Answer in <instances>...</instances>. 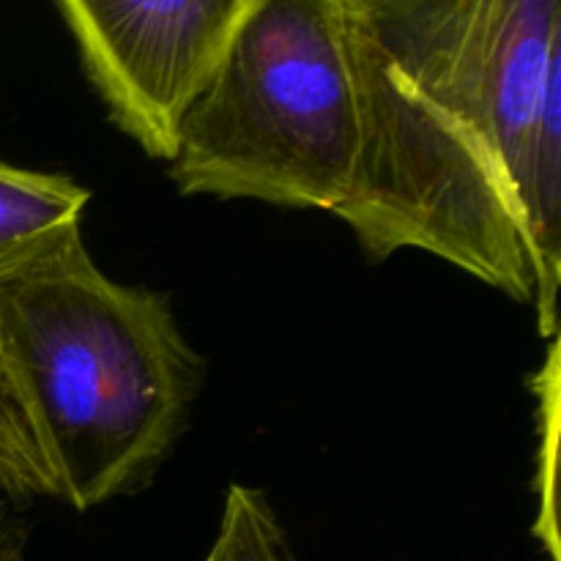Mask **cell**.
<instances>
[{
    "label": "cell",
    "mask_w": 561,
    "mask_h": 561,
    "mask_svg": "<svg viewBox=\"0 0 561 561\" xmlns=\"http://www.w3.org/2000/svg\"><path fill=\"white\" fill-rule=\"evenodd\" d=\"M362 104L334 211L370 257L422 250L557 334L561 0H345Z\"/></svg>",
    "instance_id": "obj_1"
},
{
    "label": "cell",
    "mask_w": 561,
    "mask_h": 561,
    "mask_svg": "<svg viewBox=\"0 0 561 561\" xmlns=\"http://www.w3.org/2000/svg\"><path fill=\"white\" fill-rule=\"evenodd\" d=\"M0 348L77 510L148 482L203 383L170 301L107 277L82 233L0 279Z\"/></svg>",
    "instance_id": "obj_2"
},
{
    "label": "cell",
    "mask_w": 561,
    "mask_h": 561,
    "mask_svg": "<svg viewBox=\"0 0 561 561\" xmlns=\"http://www.w3.org/2000/svg\"><path fill=\"white\" fill-rule=\"evenodd\" d=\"M362 153L345 0H257L186 110L181 195L337 211Z\"/></svg>",
    "instance_id": "obj_3"
},
{
    "label": "cell",
    "mask_w": 561,
    "mask_h": 561,
    "mask_svg": "<svg viewBox=\"0 0 561 561\" xmlns=\"http://www.w3.org/2000/svg\"><path fill=\"white\" fill-rule=\"evenodd\" d=\"M115 124L173 159L181 121L257 0H55Z\"/></svg>",
    "instance_id": "obj_4"
},
{
    "label": "cell",
    "mask_w": 561,
    "mask_h": 561,
    "mask_svg": "<svg viewBox=\"0 0 561 561\" xmlns=\"http://www.w3.org/2000/svg\"><path fill=\"white\" fill-rule=\"evenodd\" d=\"M88 201L66 175L0 162V279L82 233Z\"/></svg>",
    "instance_id": "obj_5"
},
{
    "label": "cell",
    "mask_w": 561,
    "mask_h": 561,
    "mask_svg": "<svg viewBox=\"0 0 561 561\" xmlns=\"http://www.w3.org/2000/svg\"><path fill=\"white\" fill-rule=\"evenodd\" d=\"M0 491L64 502L58 471L0 348Z\"/></svg>",
    "instance_id": "obj_6"
},
{
    "label": "cell",
    "mask_w": 561,
    "mask_h": 561,
    "mask_svg": "<svg viewBox=\"0 0 561 561\" xmlns=\"http://www.w3.org/2000/svg\"><path fill=\"white\" fill-rule=\"evenodd\" d=\"M203 561H299L266 493L230 485L217 540Z\"/></svg>",
    "instance_id": "obj_7"
},
{
    "label": "cell",
    "mask_w": 561,
    "mask_h": 561,
    "mask_svg": "<svg viewBox=\"0 0 561 561\" xmlns=\"http://www.w3.org/2000/svg\"><path fill=\"white\" fill-rule=\"evenodd\" d=\"M0 561H25L22 531L16 526V520H11L5 515V510H0Z\"/></svg>",
    "instance_id": "obj_8"
}]
</instances>
